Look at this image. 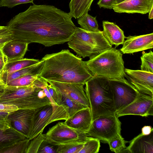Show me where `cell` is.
Here are the masks:
<instances>
[{
	"label": "cell",
	"instance_id": "33",
	"mask_svg": "<svg viewBox=\"0 0 153 153\" xmlns=\"http://www.w3.org/2000/svg\"><path fill=\"white\" fill-rule=\"evenodd\" d=\"M45 139L44 134H42V132H40L30 141L26 153H37L41 144Z\"/></svg>",
	"mask_w": 153,
	"mask_h": 153
},
{
	"label": "cell",
	"instance_id": "29",
	"mask_svg": "<svg viewBox=\"0 0 153 153\" xmlns=\"http://www.w3.org/2000/svg\"><path fill=\"white\" fill-rule=\"evenodd\" d=\"M30 140L26 138L0 151V153H26Z\"/></svg>",
	"mask_w": 153,
	"mask_h": 153
},
{
	"label": "cell",
	"instance_id": "17",
	"mask_svg": "<svg viewBox=\"0 0 153 153\" xmlns=\"http://www.w3.org/2000/svg\"><path fill=\"white\" fill-rule=\"evenodd\" d=\"M129 143L128 146L126 147L123 153H153V130L147 135L141 133Z\"/></svg>",
	"mask_w": 153,
	"mask_h": 153
},
{
	"label": "cell",
	"instance_id": "34",
	"mask_svg": "<svg viewBox=\"0 0 153 153\" xmlns=\"http://www.w3.org/2000/svg\"><path fill=\"white\" fill-rule=\"evenodd\" d=\"M13 39L12 34L9 27L7 26L0 25V49Z\"/></svg>",
	"mask_w": 153,
	"mask_h": 153
},
{
	"label": "cell",
	"instance_id": "2",
	"mask_svg": "<svg viewBox=\"0 0 153 153\" xmlns=\"http://www.w3.org/2000/svg\"><path fill=\"white\" fill-rule=\"evenodd\" d=\"M41 59L44 64L38 77L47 81L85 84L93 76L85 61L68 49L46 54Z\"/></svg>",
	"mask_w": 153,
	"mask_h": 153
},
{
	"label": "cell",
	"instance_id": "43",
	"mask_svg": "<svg viewBox=\"0 0 153 153\" xmlns=\"http://www.w3.org/2000/svg\"><path fill=\"white\" fill-rule=\"evenodd\" d=\"M149 19H152L153 18V7H152L150 10L149 12Z\"/></svg>",
	"mask_w": 153,
	"mask_h": 153
},
{
	"label": "cell",
	"instance_id": "16",
	"mask_svg": "<svg viewBox=\"0 0 153 153\" xmlns=\"http://www.w3.org/2000/svg\"><path fill=\"white\" fill-rule=\"evenodd\" d=\"M152 7L153 0H126L113 5L112 9L117 13L144 14L149 13Z\"/></svg>",
	"mask_w": 153,
	"mask_h": 153
},
{
	"label": "cell",
	"instance_id": "14",
	"mask_svg": "<svg viewBox=\"0 0 153 153\" xmlns=\"http://www.w3.org/2000/svg\"><path fill=\"white\" fill-rule=\"evenodd\" d=\"M120 51L123 54H130L153 48V33L126 37Z\"/></svg>",
	"mask_w": 153,
	"mask_h": 153
},
{
	"label": "cell",
	"instance_id": "9",
	"mask_svg": "<svg viewBox=\"0 0 153 153\" xmlns=\"http://www.w3.org/2000/svg\"><path fill=\"white\" fill-rule=\"evenodd\" d=\"M44 134L45 140L57 145L75 140L85 141L89 137L85 132L72 128L64 122H61L50 128Z\"/></svg>",
	"mask_w": 153,
	"mask_h": 153
},
{
	"label": "cell",
	"instance_id": "12",
	"mask_svg": "<svg viewBox=\"0 0 153 153\" xmlns=\"http://www.w3.org/2000/svg\"><path fill=\"white\" fill-rule=\"evenodd\" d=\"M125 77L140 92L153 97V73L125 68Z\"/></svg>",
	"mask_w": 153,
	"mask_h": 153
},
{
	"label": "cell",
	"instance_id": "28",
	"mask_svg": "<svg viewBox=\"0 0 153 153\" xmlns=\"http://www.w3.org/2000/svg\"><path fill=\"white\" fill-rule=\"evenodd\" d=\"M38 77V75L29 74L13 79L8 82L6 85L12 86H24L30 85Z\"/></svg>",
	"mask_w": 153,
	"mask_h": 153
},
{
	"label": "cell",
	"instance_id": "26",
	"mask_svg": "<svg viewBox=\"0 0 153 153\" xmlns=\"http://www.w3.org/2000/svg\"><path fill=\"white\" fill-rule=\"evenodd\" d=\"M77 22L81 28L90 32H98L100 30L96 17H93L88 13L82 16L77 19Z\"/></svg>",
	"mask_w": 153,
	"mask_h": 153
},
{
	"label": "cell",
	"instance_id": "20",
	"mask_svg": "<svg viewBox=\"0 0 153 153\" xmlns=\"http://www.w3.org/2000/svg\"><path fill=\"white\" fill-rule=\"evenodd\" d=\"M28 44L19 40L13 39L7 42L1 50L8 61L21 59L23 58L27 51Z\"/></svg>",
	"mask_w": 153,
	"mask_h": 153
},
{
	"label": "cell",
	"instance_id": "25",
	"mask_svg": "<svg viewBox=\"0 0 153 153\" xmlns=\"http://www.w3.org/2000/svg\"><path fill=\"white\" fill-rule=\"evenodd\" d=\"M57 92L59 94L60 96V100L59 105L65 109L68 118L79 110L88 107Z\"/></svg>",
	"mask_w": 153,
	"mask_h": 153
},
{
	"label": "cell",
	"instance_id": "15",
	"mask_svg": "<svg viewBox=\"0 0 153 153\" xmlns=\"http://www.w3.org/2000/svg\"><path fill=\"white\" fill-rule=\"evenodd\" d=\"M52 113V107L51 104L39 108L32 118L31 126L27 138L30 140L43 132L48 125Z\"/></svg>",
	"mask_w": 153,
	"mask_h": 153
},
{
	"label": "cell",
	"instance_id": "5",
	"mask_svg": "<svg viewBox=\"0 0 153 153\" xmlns=\"http://www.w3.org/2000/svg\"><path fill=\"white\" fill-rule=\"evenodd\" d=\"M123 54L112 47L85 61L93 76L105 77L108 79L124 78L125 73Z\"/></svg>",
	"mask_w": 153,
	"mask_h": 153
},
{
	"label": "cell",
	"instance_id": "11",
	"mask_svg": "<svg viewBox=\"0 0 153 153\" xmlns=\"http://www.w3.org/2000/svg\"><path fill=\"white\" fill-rule=\"evenodd\" d=\"M47 81L57 92L85 106L90 108L89 102L84 88L85 84Z\"/></svg>",
	"mask_w": 153,
	"mask_h": 153
},
{
	"label": "cell",
	"instance_id": "31",
	"mask_svg": "<svg viewBox=\"0 0 153 153\" xmlns=\"http://www.w3.org/2000/svg\"><path fill=\"white\" fill-rule=\"evenodd\" d=\"M128 142L120 134L110 140L108 143L111 151L116 153H123L126 149V144Z\"/></svg>",
	"mask_w": 153,
	"mask_h": 153
},
{
	"label": "cell",
	"instance_id": "18",
	"mask_svg": "<svg viewBox=\"0 0 153 153\" xmlns=\"http://www.w3.org/2000/svg\"><path fill=\"white\" fill-rule=\"evenodd\" d=\"M92 121L91 108L87 107L76 113L64 123L70 127L85 133L89 129Z\"/></svg>",
	"mask_w": 153,
	"mask_h": 153
},
{
	"label": "cell",
	"instance_id": "19",
	"mask_svg": "<svg viewBox=\"0 0 153 153\" xmlns=\"http://www.w3.org/2000/svg\"><path fill=\"white\" fill-rule=\"evenodd\" d=\"M102 24L103 35L109 43L116 48L123 45L126 38L123 31L114 23L103 21Z\"/></svg>",
	"mask_w": 153,
	"mask_h": 153
},
{
	"label": "cell",
	"instance_id": "38",
	"mask_svg": "<svg viewBox=\"0 0 153 153\" xmlns=\"http://www.w3.org/2000/svg\"><path fill=\"white\" fill-rule=\"evenodd\" d=\"M97 4L100 8L111 9L116 4L115 0H99Z\"/></svg>",
	"mask_w": 153,
	"mask_h": 153
},
{
	"label": "cell",
	"instance_id": "37",
	"mask_svg": "<svg viewBox=\"0 0 153 153\" xmlns=\"http://www.w3.org/2000/svg\"><path fill=\"white\" fill-rule=\"evenodd\" d=\"M19 109L15 105L0 103V111L9 114Z\"/></svg>",
	"mask_w": 153,
	"mask_h": 153
},
{
	"label": "cell",
	"instance_id": "6",
	"mask_svg": "<svg viewBox=\"0 0 153 153\" xmlns=\"http://www.w3.org/2000/svg\"><path fill=\"white\" fill-rule=\"evenodd\" d=\"M68 44L78 57L83 58L94 56L112 47L102 31H88L76 27Z\"/></svg>",
	"mask_w": 153,
	"mask_h": 153
},
{
	"label": "cell",
	"instance_id": "30",
	"mask_svg": "<svg viewBox=\"0 0 153 153\" xmlns=\"http://www.w3.org/2000/svg\"><path fill=\"white\" fill-rule=\"evenodd\" d=\"M100 147V141L99 140L89 136L79 153H97Z\"/></svg>",
	"mask_w": 153,
	"mask_h": 153
},
{
	"label": "cell",
	"instance_id": "4",
	"mask_svg": "<svg viewBox=\"0 0 153 153\" xmlns=\"http://www.w3.org/2000/svg\"><path fill=\"white\" fill-rule=\"evenodd\" d=\"M0 103L14 105L19 109H37L51 104L43 89L32 83L24 86L6 85Z\"/></svg>",
	"mask_w": 153,
	"mask_h": 153
},
{
	"label": "cell",
	"instance_id": "36",
	"mask_svg": "<svg viewBox=\"0 0 153 153\" xmlns=\"http://www.w3.org/2000/svg\"><path fill=\"white\" fill-rule=\"evenodd\" d=\"M33 0H0V7H6L12 8L15 6L23 4L32 3Z\"/></svg>",
	"mask_w": 153,
	"mask_h": 153
},
{
	"label": "cell",
	"instance_id": "1",
	"mask_svg": "<svg viewBox=\"0 0 153 153\" xmlns=\"http://www.w3.org/2000/svg\"><path fill=\"white\" fill-rule=\"evenodd\" d=\"M72 17L53 5H30L13 17L7 23L13 39L45 47L68 42L76 26Z\"/></svg>",
	"mask_w": 153,
	"mask_h": 153
},
{
	"label": "cell",
	"instance_id": "7",
	"mask_svg": "<svg viewBox=\"0 0 153 153\" xmlns=\"http://www.w3.org/2000/svg\"><path fill=\"white\" fill-rule=\"evenodd\" d=\"M121 123L115 114L98 117L92 121L85 132L89 136L108 143L121 134Z\"/></svg>",
	"mask_w": 153,
	"mask_h": 153
},
{
	"label": "cell",
	"instance_id": "35",
	"mask_svg": "<svg viewBox=\"0 0 153 153\" xmlns=\"http://www.w3.org/2000/svg\"><path fill=\"white\" fill-rule=\"evenodd\" d=\"M57 146L50 143L45 139L41 144L37 153H57Z\"/></svg>",
	"mask_w": 153,
	"mask_h": 153
},
{
	"label": "cell",
	"instance_id": "44",
	"mask_svg": "<svg viewBox=\"0 0 153 153\" xmlns=\"http://www.w3.org/2000/svg\"><path fill=\"white\" fill-rule=\"evenodd\" d=\"M126 0H115L116 4H119Z\"/></svg>",
	"mask_w": 153,
	"mask_h": 153
},
{
	"label": "cell",
	"instance_id": "41",
	"mask_svg": "<svg viewBox=\"0 0 153 153\" xmlns=\"http://www.w3.org/2000/svg\"><path fill=\"white\" fill-rule=\"evenodd\" d=\"M153 130V128L150 126H145L142 128V133L143 134L147 135L149 134Z\"/></svg>",
	"mask_w": 153,
	"mask_h": 153
},
{
	"label": "cell",
	"instance_id": "8",
	"mask_svg": "<svg viewBox=\"0 0 153 153\" xmlns=\"http://www.w3.org/2000/svg\"><path fill=\"white\" fill-rule=\"evenodd\" d=\"M109 81L116 112L133 102L140 93L125 78L109 79Z\"/></svg>",
	"mask_w": 153,
	"mask_h": 153
},
{
	"label": "cell",
	"instance_id": "22",
	"mask_svg": "<svg viewBox=\"0 0 153 153\" xmlns=\"http://www.w3.org/2000/svg\"><path fill=\"white\" fill-rule=\"evenodd\" d=\"M40 60L33 59L23 58L8 61L0 73V76H5L24 68L35 65Z\"/></svg>",
	"mask_w": 153,
	"mask_h": 153
},
{
	"label": "cell",
	"instance_id": "10",
	"mask_svg": "<svg viewBox=\"0 0 153 153\" xmlns=\"http://www.w3.org/2000/svg\"><path fill=\"white\" fill-rule=\"evenodd\" d=\"M117 117L127 115L147 117L153 115V97L140 92L136 99L122 109L116 112Z\"/></svg>",
	"mask_w": 153,
	"mask_h": 153
},
{
	"label": "cell",
	"instance_id": "32",
	"mask_svg": "<svg viewBox=\"0 0 153 153\" xmlns=\"http://www.w3.org/2000/svg\"><path fill=\"white\" fill-rule=\"evenodd\" d=\"M141 70L153 73V53L150 50L148 53L144 51L140 57Z\"/></svg>",
	"mask_w": 153,
	"mask_h": 153
},
{
	"label": "cell",
	"instance_id": "42",
	"mask_svg": "<svg viewBox=\"0 0 153 153\" xmlns=\"http://www.w3.org/2000/svg\"><path fill=\"white\" fill-rule=\"evenodd\" d=\"M6 85L0 80V96L4 91Z\"/></svg>",
	"mask_w": 153,
	"mask_h": 153
},
{
	"label": "cell",
	"instance_id": "21",
	"mask_svg": "<svg viewBox=\"0 0 153 153\" xmlns=\"http://www.w3.org/2000/svg\"><path fill=\"white\" fill-rule=\"evenodd\" d=\"M26 138L25 135L11 126L0 130V151Z\"/></svg>",
	"mask_w": 153,
	"mask_h": 153
},
{
	"label": "cell",
	"instance_id": "23",
	"mask_svg": "<svg viewBox=\"0 0 153 153\" xmlns=\"http://www.w3.org/2000/svg\"><path fill=\"white\" fill-rule=\"evenodd\" d=\"M44 64V61L41 59L40 62L31 66L26 67L9 74L0 76V80L5 85L13 79L29 74L39 75Z\"/></svg>",
	"mask_w": 153,
	"mask_h": 153
},
{
	"label": "cell",
	"instance_id": "3",
	"mask_svg": "<svg viewBox=\"0 0 153 153\" xmlns=\"http://www.w3.org/2000/svg\"><path fill=\"white\" fill-rule=\"evenodd\" d=\"M85 85L92 121L99 117L115 114L113 97L108 79L94 75Z\"/></svg>",
	"mask_w": 153,
	"mask_h": 153
},
{
	"label": "cell",
	"instance_id": "27",
	"mask_svg": "<svg viewBox=\"0 0 153 153\" xmlns=\"http://www.w3.org/2000/svg\"><path fill=\"white\" fill-rule=\"evenodd\" d=\"M85 141L75 140L58 145L57 153H79Z\"/></svg>",
	"mask_w": 153,
	"mask_h": 153
},
{
	"label": "cell",
	"instance_id": "40",
	"mask_svg": "<svg viewBox=\"0 0 153 153\" xmlns=\"http://www.w3.org/2000/svg\"><path fill=\"white\" fill-rule=\"evenodd\" d=\"M11 127L10 122L8 118L7 119H0V130L7 129Z\"/></svg>",
	"mask_w": 153,
	"mask_h": 153
},
{
	"label": "cell",
	"instance_id": "39",
	"mask_svg": "<svg viewBox=\"0 0 153 153\" xmlns=\"http://www.w3.org/2000/svg\"><path fill=\"white\" fill-rule=\"evenodd\" d=\"M8 61L7 58L1 49H0V73Z\"/></svg>",
	"mask_w": 153,
	"mask_h": 153
},
{
	"label": "cell",
	"instance_id": "13",
	"mask_svg": "<svg viewBox=\"0 0 153 153\" xmlns=\"http://www.w3.org/2000/svg\"><path fill=\"white\" fill-rule=\"evenodd\" d=\"M37 109H19L8 114L7 118L11 126L25 135L27 138L32 118Z\"/></svg>",
	"mask_w": 153,
	"mask_h": 153
},
{
	"label": "cell",
	"instance_id": "24",
	"mask_svg": "<svg viewBox=\"0 0 153 153\" xmlns=\"http://www.w3.org/2000/svg\"><path fill=\"white\" fill-rule=\"evenodd\" d=\"M94 0H71L69 4V13L72 17L77 19L90 10L91 4Z\"/></svg>",
	"mask_w": 153,
	"mask_h": 153
}]
</instances>
